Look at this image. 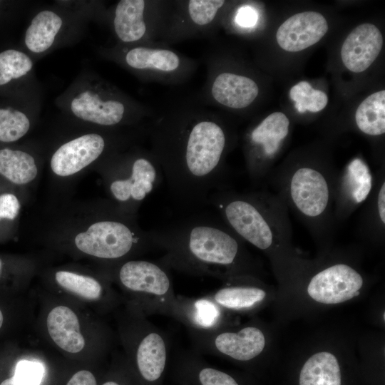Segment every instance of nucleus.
<instances>
[{
    "label": "nucleus",
    "mask_w": 385,
    "mask_h": 385,
    "mask_svg": "<svg viewBox=\"0 0 385 385\" xmlns=\"http://www.w3.org/2000/svg\"><path fill=\"white\" fill-rule=\"evenodd\" d=\"M232 135L219 115L197 100L173 105L150 120V150L181 209L197 210L214 192L227 187L225 159Z\"/></svg>",
    "instance_id": "f257e3e1"
},
{
    "label": "nucleus",
    "mask_w": 385,
    "mask_h": 385,
    "mask_svg": "<svg viewBox=\"0 0 385 385\" xmlns=\"http://www.w3.org/2000/svg\"><path fill=\"white\" fill-rule=\"evenodd\" d=\"M337 175L327 163L289 161L271 171L265 187L270 186L319 245H327L337 228L334 213Z\"/></svg>",
    "instance_id": "f03ea898"
},
{
    "label": "nucleus",
    "mask_w": 385,
    "mask_h": 385,
    "mask_svg": "<svg viewBox=\"0 0 385 385\" xmlns=\"http://www.w3.org/2000/svg\"><path fill=\"white\" fill-rule=\"evenodd\" d=\"M149 231L155 246L169 251V262L190 270H230L245 257L242 240L217 212H196Z\"/></svg>",
    "instance_id": "7ed1b4c3"
},
{
    "label": "nucleus",
    "mask_w": 385,
    "mask_h": 385,
    "mask_svg": "<svg viewBox=\"0 0 385 385\" xmlns=\"http://www.w3.org/2000/svg\"><path fill=\"white\" fill-rule=\"evenodd\" d=\"M208 205L242 240L265 252L286 251L292 227L283 202L266 188L240 192L227 188L214 192Z\"/></svg>",
    "instance_id": "20e7f679"
},
{
    "label": "nucleus",
    "mask_w": 385,
    "mask_h": 385,
    "mask_svg": "<svg viewBox=\"0 0 385 385\" xmlns=\"http://www.w3.org/2000/svg\"><path fill=\"white\" fill-rule=\"evenodd\" d=\"M74 215L59 225L55 233H62L83 255L117 260L155 246L150 231L138 225L137 215L120 211L108 200Z\"/></svg>",
    "instance_id": "39448f33"
},
{
    "label": "nucleus",
    "mask_w": 385,
    "mask_h": 385,
    "mask_svg": "<svg viewBox=\"0 0 385 385\" xmlns=\"http://www.w3.org/2000/svg\"><path fill=\"white\" fill-rule=\"evenodd\" d=\"M108 200L120 211L137 215L145 198L164 179L150 150L138 145L117 153L98 166Z\"/></svg>",
    "instance_id": "423d86ee"
},
{
    "label": "nucleus",
    "mask_w": 385,
    "mask_h": 385,
    "mask_svg": "<svg viewBox=\"0 0 385 385\" xmlns=\"http://www.w3.org/2000/svg\"><path fill=\"white\" fill-rule=\"evenodd\" d=\"M72 116L98 130H123L149 122L155 111L114 86L95 80L73 90L67 100Z\"/></svg>",
    "instance_id": "0eeeda50"
},
{
    "label": "nucleus",
    "mask_w": 385,
    "mask_h": 385,
    "mask_svg": "<svg viewBox=\"0 0 385 385\" xmlns=\"http://www.w3.org/2000/svg\"><path fill=\"white\" fill-rule=\"evenodd\" d=\"M106 55L142 81L167 85L185 83L197 68V61L160 42L117 44Z\"/></svg>",
    "instance_id": "6e6552de"
},
{
    "label": "nucleus",
    "mask_w": 385,
    "mask_h": 385,
    "mask_svg": "<svg viewBox=\"0 0 385 385\" xmlns=\"http://www.w3.org/2000/svg\"><path fill=\"white\" fill-rule=\"evenodd\" d=\"M171 1L120 0L109 19L118 44L130 46L159 42Z\"/></svg>",
    "instance_id": "1a4fd4ad"
},
{
    "label": "nucleus",
    "mask_w": 385,
    "mask_h": 385,
    "mask_svg": "<svg viewBox=\"0 0 385 385\" xmlns=\"http://www.w3.org/2000/svg\"><path fill=\"white\" fill-rule=\"evenodd\" d=\"M290 122L282 112H274L251 128L245 138L247 175L256 188H264L272 163L289 133Z\"/></svg>",
    "instance_id": "9d476101"
},
{
    "label": "nucleus",
    "mask_w": 385,
    "mask_h": 385,
    "mask_svg": "<svg viewBox=\"0 0 385 385\" xmlns=\"http://www.w3.org/2000/svg\"><path fill=\"white\" fill-rule=\"evenodd\" d=\"M226 4L224 0L171 1L159 42L170 46L210 36Z\"/></svg>",
    "instance_id": "9b49d317"
},
{
    "label": "nucleus",
    "mask_w": 385,
    "mask_h": 385,
    "mask_svg": "<svg viewBox=\"0 0 385 385\" xmlns=\"http://www.w3.org/2000/svg\"><path fill=\"white\" fill-rule=\"evenodd\" d=\"M258 94L259 86L252 78L221 69L207 58L206 81L197 100L202 104L242 110L251 106Z\"/></svg>",
    "instance_id": "f8f14e48"
},
{
    "label": "nucleus",
    "mask_w": 385,
    "mask_h": 385,
    "mask_svg": "<svg viewBox=\"0 0 385 385\" xmlns=\"http://www.w3.org/2000/svg\"><path fill=\"white\" fill-rule=\"evenodd\" d=\"M374 185V175L361 158H355L337 173L334 189V219L337 226L364 205Z\"/></svg>",
    "instance_id": "ddd939ff"
},
{
    "label": "nucleus",
    "mask_w": 385,
    "mask_h": 385,
    "mask_svg": "<svg viewBox=\"0 0 385 385\" xmlns=\"http://www.w3.org/2000/svg\"><path fill=\"white\" fill-rule=\"evenodd\" d=\"M364 282V277L353 266L336 262L316 272L310 278L307 290L317 302L339 304L359 295Z\"/></svg>",
    "instance_id": "4468645a"
},
{
    "label": "nucleus",
    "mask_w": 385,
    "mask_h": 385,
    "mask_svg": "<svg viewBox=\"0 0 385 385\" xmlns=\"http://www.w3.org/2000/svg\"><path fill=\"white\" fill-rule=\"evenodd\" d=\"M327 30V20L321 14L305 11L293 15L279 26L276 38L282 49L297 52L319 41Z\"/></svg>",
    "instance_id": "2eb2a0df"
},
{
    "label": "nucleus",
    "mask_w": 385,
    "mask_h": 385,
    "mask_svg": "<svg viewBox=\"0 0 385 385\" xmlns=\"http://www.w3.org/2000/svg\"><path fill=\"white\" fill-rule=\"evenodd\" d=\"M382 46L381 33L375 25H359L343 43L341 49L342 62L352 72L364 71L376 58Z\"/></svg>",
    "instance_id": "dca6fc26"
},
{
    "label": "nucleus",
    "mask_w": 385,
    "mask_h": 385,
    "mask_svg": "<svg viewBox=\"0 0 385 385\" xmlns=\"http://www.w3.org/2000/svg\"><path fill=\"white\" fill-rule=\"evenodd\" d=\"M39 171V162L31 151L14 146L0 147V188L21 191L36 180Z\"/></svg>",
    "instance_id": "f3484780"
},
{
    "label": "nucleus",
    "mask_w": 385,
    "mask_h": 385,
    "mask_svg": "<svg viewBox=\"0 0 385 385\" xmlns=\"http://www.w3.org/2000/svg\"><path fill=\"white\" fill-rule=\"evenodd\" d=\"M120 283L128 289L155 295L166 294L170 287L166 271L160 265L147 260H129L118 271Z\"/></svg>",
    "instance_id": "a211bd4d"
},
{
    "label": "nucleus",
    "mask_w": 385,
    "mask_h": 385,
    "mask_svg": "<svg viewBox=\"0 0 385 385\" xmlns=\"http://www.w3.org/2000/svg\"><path fill=\"white\" fill-rule=\"evenodd\" d=\"M356 233L363 238L381 242L385 234V173L381 168L374 175L373 190L362 205Z\"/></svg>",
    "instance_id": "6ab92c4d"
},
{
    "label": "nucleus",
    "mask_w": 385,
    "mask_h": 385,
    "mask_svg": "<svg viewBox=\"0 0 385 385\" xmlns=\"http://www.w3.org/2000/svg\"><path fill=\"white\" fill-rule=\"evenodd\" d=\"M48 332L54 343L68 353H78L85 346L76 313L63 305L53 307L46 319Z\"/></svg>",
    "instance_id": "aec40b11"
},
{
    "label": "nucleus",
    "mask_w": 385,
    "mask_h": 385,
    "mask_svg": "<svg viewBox=\"0 0 385 385\" xmlns=\"http://www.w3.org/2000/svg\"><path fill=\"white\" fill-rule=\"evenodd\" d=\"M64 27L61 14L52 9H43L33 17L24 35V44L34 54L50 50Z\"/></svg>",
    "instance_id": "412c9836"
},
{
    "label": "nucleus",
    "mask_w": 385,
    "mask_h": 385,
    "mask_svg": "<svg viewBox=\"0 0 385 385\" xmlns=\"http://www.w3.org/2000/svg\"><path fill=\"white\" fill-rule=\"evenodd\" d=\"M215 344L223 354L238 361H249L262 351L265 346V338L258 328L247 327L238 332H223L219 334Z\"/></svg>",
    "instance_id": "4be33fe9"
},
{
    "label": "nucleus",
    "mask_w": 385,
    "mask_h": 385,
    "mask_svg": "<svg viewBox=\"0 0 385 385\" xmlns=\"http://www.w3.org/2000/svg\"><path fill=\"white\" fill-rule=\"evenodd\" d=\"M166 349L163 338L157 333L146 335L136 354V366L140 379L146 385L158 383L165 367Z\"/></svg>",
    "instance_id": "5701e85b"
},
{
    "label": "nucleus",
    "mask_w": 385,
    "mask_h": 385,
    "mask_svg": "<svg viewBox=\"0 0 385 385\" xmlns=\"http://www.w3.org/2000/svg\"><path fill=\"white\" fill-rule=\"evenodd\" d=\"M299 385H342V374L337 357L327 351L312 355L304 364Z\"/></svg>",
    "instance_id": "b1692460"
},
{
    "label": "nucleus",
    "mask_w": 385,
    "mask_h": 385,
    "mask_svg": "<svg viewBox=\"0 0 385 385\" xmlns=\"http://www.w3.org/2000/svg\"><path fill=\"white\" fill-rule=\"evenodd\" d=\"M357 128L370 136H379L385 133V91L369 96L358 106L355 113Z\"/></svg>",
    "instance_id": "393cba45"
},
{
    "label": "nucleus",
    "mask_w": 385,
    "mask_h": 385,
    "mask_svg": "<svg viewBox=\"0 0 385 385\" xmlns=\"http://www.w3.org/2000/svg\"><path fill=\"white\" fill-rule=\"evenodd\" d=\"M56 282L65 290L87 300H96L102 294L101 284L93 277L69 270L55 272Z\"/></svg>",
    "instance_id": "a878e982"
},
{
    "label": "nucleus",
    "mask_w": 385,
    "mask_h": 385,
    "mask_svg": "<svg viewBox=\"0 0 385 385\" xmlns=\"http://www.w3.org/2000/svg\"><path fill=\"white\" fill-rule=\"evenodd\" d=\"M32 120L22 110L0 107V143L11 144L24 138L30 131Z\"/></svg>",
    "instance_id": "bb28decb"
},
{
    "label": "nucleus",
    "mask_w": 385,
    "mask_h": 385,
    "mask_svg": "<svg viewBox=\"0 0 385 385\" xmlns=\"http://www.w3.org/2000/svg\"><path fill=\"white\" fill-rule=\"evenodd\" d=\"M34 67L31 57L26 53L9 48L0 52V87L5 86L29 76Z\"/></svg>",
    "instance_id": "cd10ccee"
},
{
    "label": "nucleus",
    "mask_w": 385,
    "mask_h": 385,
    "mask_svg": "<svg viewBox=\"0 0 385 385\" xmlns=\"http://www.w3.org/2000/svg\"><path fill=\"white\" fill-rule=\"evenodd\" d=\"M266 292L254 286L239 285L226 287L215 294V300L220 305L234 309L249 308L262 302Z\"/></svg>",
    "instance_id": "c85d7f7f"
},
{
    "label": "nucleus",
    "mask_w": 385,
    "mask_h": 385,
    "mask_svg": "<svg viewBox=\"0 0 385 385\" xmlns=\"http://www.w3.org/2000/svg\"><path fill=\"white\" fill-rule=\"evenodd\" d=\"M20 190L0 188V240L15 233L22 207Z\"/></svg>",
    "instance_id": "c756f323"
},
{
    "label": "nucleus",
    "mask_w": 385,
    "mask_h": 385,
    "mask_svg": "<svg viewBox=\"0 0 385 385\" xmlns=\"http://www.w3.org/2000/svg\"><path fill=\"white\" fill-rule=\"evenodd\" d=\"M289 96L300 113L307 111L312 113L319 112L326 107L328 102L324 92L314 89L307 81H301L292 87Z\"/></svg>",
    "instance_id": "7c9ffc66"
},
{
    "label": "nucleus",
    "mask_w": 385,
    "mask_h": 385,
    "mask_svg": "<svg viewBox=\"0 0 385 385\" xmlns=\"http://www.w3.org/2000/svg\"><path fill=\"white\" fill-rule=\"evenodd\" d=\"M42 374L41 368L37 364L21 361L17 364L11 378L16 385H39Z\"/></svg>",
    "instance_id": "2f4dec72"
},
{
    "label": "nucleus",
    "mask_w": 385,
    "mask_h": 385,
    "mask_svg": "<svg viewBox=\"0 0 385 385\" xmlns=\"http://www.w3.org/2000/svg\"><path fill=\"white\" fill-rule=\"evenodd\" d=\"M199 385H239L230 374L211 367H204L197 373Z\"/></svg>",
    "instance_id": "473e14b6"
},
{
    "label": "nucleus",
    "mask_w": 385,
    "mask_h": 385,
    "mask_svg": "<svg viewBox=\"0 0 385 385\" xmlns=\"http://www.w3.org/2000/svg\"><path fill=\"white\" fill-rule=\"evenodd\" d=\"M259 19L257 9L250 4L240 6L233 16L234 24L244 29H251L256 26Z\"/></svg>",
    "instance_id": "72a5a7b5"
},
{
    "label": "nucleus",
    "mask_w": 385,
    "mask_h": 385,
    "mask_svg": "<svg viewBox=\"0 0 385 385\" xmlns=\"http://www.w3.org/2000/svg\"><path fill=\"white\" fill-rule=\"evenodd\" d=\"M195 319L202 327H210L218 315L216 307L207 300H199L195 303Z\"/></svg>",
    "instance_id": "f704fd0d"
},
{
    "label": "nucleus",
    "mask_w": 385,
    "mask_h": 385,
    "mask_svg": "<svg viewBox=\"0 0 385 385\" xmlns=\"http://www.w3.org/2000/svg\"><path fill=\"white\" fill-rule=\"evenodd\" d=\"M66 385H98L95 375L90 371L81 369L75 372Z\"/></svg>",
    "instance_id": "c9c22d12"
},
{
    "label": "nucleus",
    "mask_w": 385,
    "mask_h": 385,
    "mask_svg": "<svg viewBox=\"0 0 385 385\" xmlns=\"http://www.w3.org/2000/svg\"><path fill=\"white\" fill-rule=\"evenodd\" d=\"M101 385H125L121 381L118 379H109L105 381Z\"/></svg>",
    "instance_id": "e433bc0d"
},
{
    "label": "nucleus",
    "mask_w": 385,
    "mask_h": 385,
    "mask_svg": "<svg viewBox=\"0 0 385 385\" xmlns=\"http://www.w3.org/2000/svg\"><path fill=\"white\" fill-rule=\"evenodd\" d=\"M0 385H16L11 377L2 381Z\"/></svg>",
    "instance_id": "4c0bfd02"
},
{
    "label": "nucleus",
    "mask_w": 385,
    "mask_h": 385,
    "mask_svg": "<svg viewBox=\"0 0 385 385\" xmlns=\"http://www.w3.org/2000/svg\"><path fill=\"white\" fill-rule=\"evenodd\" d=\"M4 270V262L3 260L0 257V278L1 277Z\"/></svg>",
    "instance_id": "58836bf2"
},
{
    "label": "nucleus",
    "mask_w": 385,
    "mask_h": 385,
    "mask_svg": "<svg viewBox=\"0 0 385 385\" xmlns=\"http://www.w3.org/2000/svg\"><path fill=\"white\" fill-rule=\"evenodd\" d=\"M3 319H4V317H3V314L0 309V328L2 326V324H3Z\"/></svg>",
    "instance_id": "ea45409f"
}]
</instances>
